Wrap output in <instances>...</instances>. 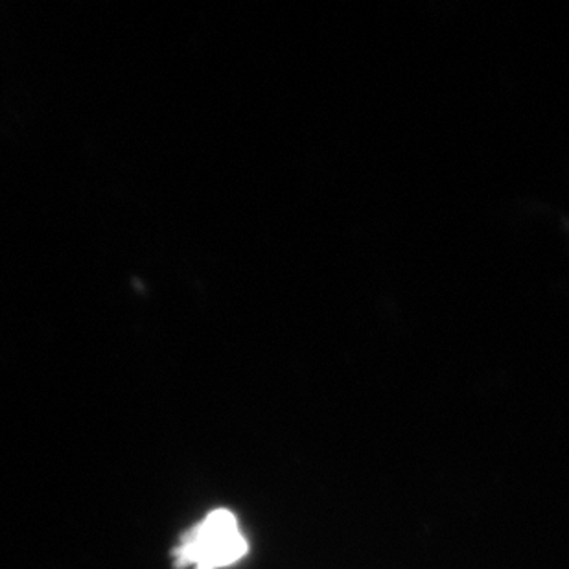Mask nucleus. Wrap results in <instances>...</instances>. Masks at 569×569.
Segmentation results:
<instances>
[{
	"mask_svg": "<svg viewBox=\"0 0 569 569\" xmlns=\"http://www.w3.org/2000/svg\"><path fill=\"white\" fill-rule=\"evenodd\" d=\"M248 553V538L238 516L231 510L216 509L183 535L173 557L179 569H226Z\"/></svg>",
	"mask_w": 569,
	"mask_h": 569,
	"instance_id": "1",
	"label": "nucleus"
}]
</instances>
